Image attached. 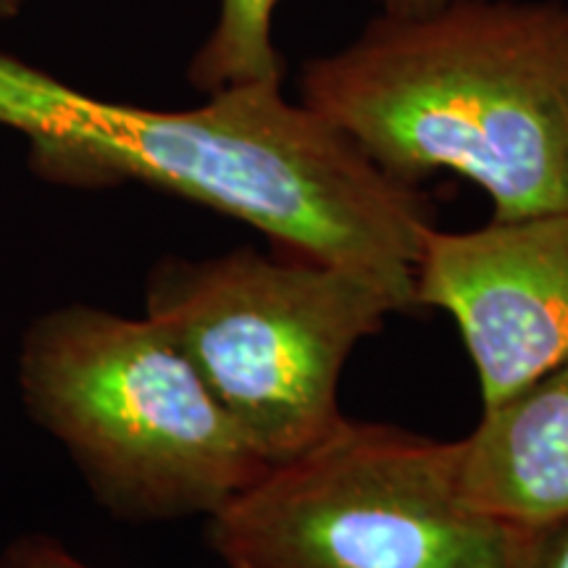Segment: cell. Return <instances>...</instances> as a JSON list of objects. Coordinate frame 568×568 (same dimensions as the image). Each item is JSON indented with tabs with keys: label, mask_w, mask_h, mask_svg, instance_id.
Returning <instances> with one entry per match:
<instances>
[{
	"label": "cell",
	"mask_w": 568,
	"mask_h": 568,
	"mask_svg": "<svg viewBox=\"0 0 568 568\" xmlns=\"http://www.w3.org/2000/svg\"><path fill=\"white\" fill-rule=\"evenodd\" d=\"M0 126L42 180L74 190L140 182L251 224L274 253L345 268L416 308V264L435 205L282 80L209 92L193 109L101 101L0 53Z\"/></svg>",
	"instance_id": "1"
},
{
	"label": "cell",
	"mask_w": 568,
	"mask_h": 568,
	"mask_svg": "<svg viewBox=\"0 0 568 568\" xmlns=\"http://www.w3.org/2000/svg\"><path fill=\"white\" fill-rule=\"evenodd\" d=\"M297 84L397 180L464 176L495 222L568 216V0L379 11Z\"/></svg>",
	"instance_id": "2"
},
{
	"label": "cell",
	"mask_w": 568,
	"mask_h": 568,
	"mask_svg": "<svg viewBox=\"0 0 568 568\" xmlns=\"http://www.w3.org/2000/svg\"><path fill=\"white\" fill-rule=\"evenodd\" d=\"M27 416L122 521L213 516L268 464L148 316L67 303L32 318L17 355Z\"/></svg>",
	"instance_id": "3"
},
{
	"label": "cell",
	"mask_w": 568,
	"mask_h": 568,
	"mask_svg": "<svg viewBox=\"0 0 568 568\" xmlns=\"http://www.w3.org/2000/svg\"><path fill=\"white\" fill-rule=\"evenodd\" d=\"M393 314L400 303L366 276L255 247L166 255L145 280V316L268 466L303 456L345 422L347 361Z\"/></svg>",
	"instance_id": "4"
},
{
	"label": "cell",
	"mask_w": 568,
	"mask_h": 568,
	"mask_svg": "<svg viewBox=\"0 0 568 568\" xmlns=\"http://www.w3.org/2000/svg\"><path fill=\"white\" fill-rule=\"evenodd\" d=\"M205 537L226 568H503L510 527L468 506L456 443L345 416L209 516Z\"/></svg>",
	"instance_id": "5"
},
{
	"label": "cell",
	"mask_w": 568,
	"mask_h": 568,
	"mask_svg": "<svg viewBox=\"0 0 568 568\" xmlns=\"http://www.w3.org/2000/svg\"><path fill=\"white\" fill-rule=\"evenodd\" d=\"M416 303L445 311L495 406L568 364V216L426 232Z\"/></svg>",
	"instance_id": "6"
},
{
	"label": "cell",
	"mask_w": 568,
	"mask_h": 568,
	"mask_svg": "<svg viewBox=\"0 0 568 568\" xmlns=\"http://www.w3.org/2000/svg\"><path fill=\"white\" fill-rule=\"evenodd\" d=\"M458 447L468 506L506 527L568 516V364L487 406Z\"/></svg>",
	"instance_id": "7"
},
{
	"label": "cell",
	"mask_w": 568,
	"mask_h": 568,
	"mask_svg": "<svg viewBox=\"0 0 568 568\" xmlns=\"http://www.w3.org/2000/svg\"><path fill=\"white\" fill-rule=\"evenodd\" d=\"M282 0H222L209 38L187 67V80L209 92L255 80H284L274 45V13Z\"/></svg>",
	"instance_id": "8"
},
{
	"label": "cell",
	"mask_w": 568,
	"mask_h": 568,
	"mask_svg": "<svg viewBox=\"0 0 568 568\" xmlns=\"http://www.w3.org/2000/svg\"><path fill=\"white\" fill-rule=\"evenodd\" d=\"M503 568H568V516L537 527H510Z\"/></svg>",
	"instance_id": "9"
},
{
	"label": "cell",
	"mask_w": 568,
	"mask_h": 568,
	"mask_svg": "<svg viewBox=\"0 0 568 568\" xmlns=\"http://www.w3.org/2000/svg\"><path fill=\"white\" fill-rule=\"evenodd\" d=\"M0 568H98L48 531H21L0 550Z\"/></svg>",
	"instance_id": "10"
},
{
	"label": "cell",
	"mask_w": 568,
	"mask_h": 568,
	"mask_svg": "<svg viewBox=\"0 0 568 568\" xmlns=\"http://www.w3.org/2000/svg\"><path fill=\"white\" fill-rule=\"evenodd\" d=\"M445 3H453V0H376V6H379L382 13H400V17H406V13H422V11L437 9V6H445Z\"/></svg>",
	"instance_id": "11"
},
{
	"label": "cell",
	"mask_w": 568,
	"mask_h": 568,
	"mask_svg": "<svg viewBox=\"0 0 568 568\" xmlns=\"http://www.w3.org/2000/svg\"><path fill=\"white\" fill-rule=\"evenodd\" d=\"M21 9H24V6H21L19 0H0V21L13 19Z\"/></svg>",
	"instance_id": "12"
},
{
	"label": "cell",
	"mask_w": 568,
	"mask_h": 568,
	"mask_svg": "<svg viewBox=\"0 0 568 568\" xmlns=\"http://www.w3.org/2000/svg\"><path fill=\"white\" fill-rule=\"evenodd\" d=\"M19 3H21V6H24V3H27V0H19Z\"/></svg>",
	"instance_id": "13"
}]
</instances>
